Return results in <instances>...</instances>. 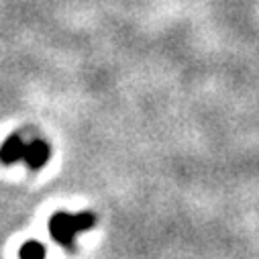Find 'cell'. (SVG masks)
Listing matches in <instances>:
<instances>
[{"label":"cell","mask_w":259,"mask_h":259,"mask_svg":"<svg viewBox=\"0 0 259 259\" xmlns=\"http://www.w3.org/2000/svg\"><path fill=\"white\" fill-rule=\"evenodd\" d=\"M94 225H96V217L92 212H78V214L57 212L49 221V231H51V237L59 245H63L66 249L74 251V239H76V235L92 229Z\"/></svg>","instance_id":"6da1fadb"},{"label":"cell","mask_w":259,"mask_h":259,"mask_svg":"<svg viewBox=\"0 0 259 259\" xmlns=\"http://www.w3.org/2000/svg\"><path fill=\"white\" fill-rule=\"evenodd\" d=\"M49 157H51V147H49V143H45V141H41V139H35V141H31V143H27L23 159H25V163H27L31 169L43 167V165L49 161Z\"/></svg>","instance_id":"7a4b0ae2"},{"label":"cell","mask_w":259,"mask_h":259,"mask_svg":"<svg viewBox=\"0 0 259 259\" xmlns=\"http://www.w3.org/2000/svg\"><path fill=\"white\" fill-rule=\"evenodd\" d=\"M25 147H27V143L21 139V135H11L3 143V147H0V161L3 163H15V161L23 159Z\"/></svg>","instance_id":"3957f363"},{"label":"cell","mask_w":259,"mask_h":259,"mask_svg":"<svg viewBox=\"0 0 259 259\" xmlns=\"http://www.w3.org/2000/svg\"><path fill=\"white\" fill-rule=\"evenodd\" d=\"M21 259H45V247L39 241H29L21 247Z\"/></svg>","instance_id":"277c9868"}]
</instances>
